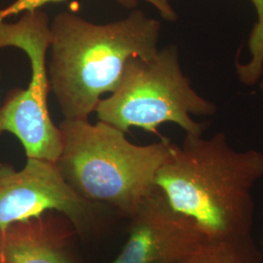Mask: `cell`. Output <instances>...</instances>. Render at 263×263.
Wrapping results in <instances>:
<instances>
[{
	"label": "cell",
	"mask_w": 263,
	"mask_h": 263,
	"mask_svg": "<svg viewBox=\"0 0 263 263\" xmlns=\"http://www.w3.org/2000/svg\"><path fill=\"white\" fill-rule=\"evenodd\" d=\"M263 179V152L238 151L226 134H186L173 142L156 176L171 207L193 219L209 239L251 236L253 189Z\"/></svg>",
	"instance_id": "1"
},
{
	"label": "cell",
	"mask_w": 263,
	"mask_h": 263,
	"mask_svg": "<svg viewBox=\"0 0 263 263\" xmlns=\"http://www.w3.org/2000/svg\"><path fill=\"white\" fill-rule=\"evenodd\" d=\"M162 25L140 9L122 19L95 24L65 11L51 21L48 51L50 92L65 119L89 120L103 96L118 86L132 57L158 51Z\"/></svg>",
	"instance_id": "2"
},
{
	"label": "cell",
	"mask_w": 263,
	"mask_h": 263,
	"mask_svg": "<svg viewBox=\"0 0 263 263\" xmlns=\"http://www.w3.org/2000/svg\"><path fill=\"white\" fill-rule=\"evenodd\" d=\"M63 148L56 162L66 182L85 199L131 217L156 189V176L173 142L132 143L109 124L64 119Z\"/></svg>",
	"instance_id": "3"
},
{
	"label": "cell",
	"mask_w": 263,
	"mask_h": 263,
	"mask_svg": "<svg viewBox=\"0 0 263 263\" xmlns=\"http://www.w3.org/2000/svg\"><path fill=\"white\" fill-rule=\"evenodd\" d=\"M216 104L193 89L181 69L179 49L168 45L149 60L132 57L118 86L96 109L98 121L124 133L132 127L156 133L165 123L179 126L186 134L203 135L206 124L192 116L216 114Z\"/></svg>",
	"instance_id": "4"
},
{
	"label": "cell",
	"mask_w": 263,
	"mask_h": 263,
	"mask_svg": "<svg viewBox=\"0 0 263 263\" xmlns=\"http://www.w3.org/2000/svg\"><path fill=\"white\" fill-rule=\"evenodd\" d=\"M20 15V19L13 23L0 20V49L22 50L29 61L30 79L26 88L9 91L0 104V136L4 133L15 136L27 158L56 163L63 142L61 130L53 122L48 109L51 20L42 8Z\"/></svg>",
	"instance_id": "5"
},
{
	"label": "cell",
	"mask_w": 263,
	"mask_h": 263,
	"mask_svg": "<svg viewBox=\"0 0 263 263\" xmlns=\"http://www.w3.org/2000/svg\"><path fill=\"white\" fill-rule=\"evenodd\" d=\"M99 206L66 182L56 163L28 158L19 171L0 163V231L52 211L62 213L82 229Z\"/></svg>",
	"instance_id": "6"
},
{
	"label": "cell",
	"mask_w": 263,
	"mask_h": 263,
	"mask_svg": "<svg viewBox=\"0 0 263 263\" xmlns=\"http://www.w3.org/2000/svg\"><path fill=\"white\" fill-rule=\"evenodd\" d=\"M131 218L129 238L111 263H182L207 239L193 219L171 207L158 187Z\"/></svg>",
	"instance_id": "7"
},
{
	"label": "cell",
	"mask_w": 263,
	"mask_h": 263,
	"mask_svg": "<svg viewBox=\"0 0 263 263\" xmlns=\"http://www.w3.org/2000/svg\"><path fill=\"white\" fill-rule=\"evenodd\" d=\"M43 217L0 231V263H72Z\"/></svg>",
	"instance_id": "8"
},
{
	"label": "cell",
	"mask_w": 263,
	"mask_h": 263,
	"mask_svg": "<svg viewBox=\"0 0 263 263\" xmlns=\"http://www.w3.org/2000/svg\"><path fill=\"white\" fill-rule=\"evenodd\" d=\"M251 236L209 239L182 263H262Z\"/></svg>",
	"instance_id": "9"
},
{
	"label": "cell",
	"mask_w": 263,
	"mask_h": 263,
	"mask_svg": "<svg viewBox=\"0 0 263 263\" xmlns=\"http://www.w3.org/2000/svg\"><path fill=\"white\" fill-rule=\"evenodd\" d=\"M256 12L254 24L248 39L250 60L245 64H236V71L242 84L254 86L263 76V0H250Z\"/></svg>",
	"instance_id": "10"
},
{
	"label": "cell",
	"mask_w": 263,
	"mask_h": 263,
	"mask_svg": "<svg viewBox=\"0 0 263 263\" xmlns=\"http://www.w3.org/2000/svg\"><path fill=\"white\" fill-rule=\"evenodd\" d=\"M65 0H15L7 7L0 9V20L7 19L10 16L19 15L26 11L41 9L45 5L52 3H60ZM119 4H122L123 0H117Z\"/></svg>",
	"instance_id": "11"
},
{
	"label": "cell",
	"mask_w": 263,
	"mask_h": 263,
	"mask_svg": "<svg viewBox=\"0 0 263 263\" xmlns=\"http://www.w3.org/2000/svg\"><path fill=\"white\" fill-rule=\"evenodd\" d=\"M139 0H123L122 6L127 8H134ZM159 10L161 15L170 21H174L177 18V15L174 9L171 7L168 0H147Z\"/></svg>",
	"instance_id": "12"
},
{
	"label": "cell",
	"mask_w": 263,
	"mask_h": 263,
	"mask_svg": "<svg viewBox=\"0 0 263 263\" xmlns=\"http://www.w3.org/2000/svg\"><path fill=\"white\" fill-rule=\"evenodd\" d=\"M259 86H260V90H261V91L263 92V80L261 81V82H260Z\"/></svg>",
	"instance_id": "13"
},
{
	"label": "cell",
	"mask_w": 263,
	"mask_h": 263,
	"mask_svg": "<svg viewBox=\"0 0 263 263\" xmlns=\"http://www.w3.org/2000/svg\"><path fill=\"white\" fill-rule=\"evenodd\" d=\"M0 77H1V72H0Z\"/></svg>",
	"instance_id": "14"
},
{
	"label": "cell",
	"mask_w": 263,
	"mask_h": 263,
	"mask_svg": "<svg viewBox=\"0 0 263 263\" xmlns=\"http://www.w3.org/2000/svg\"><path fill=\"white\" fill-rule=\"evenodd\" d=\"M262 257H263V253H262Z\"/></svg>",
	"instance_id": "15"
}]
</instances>
